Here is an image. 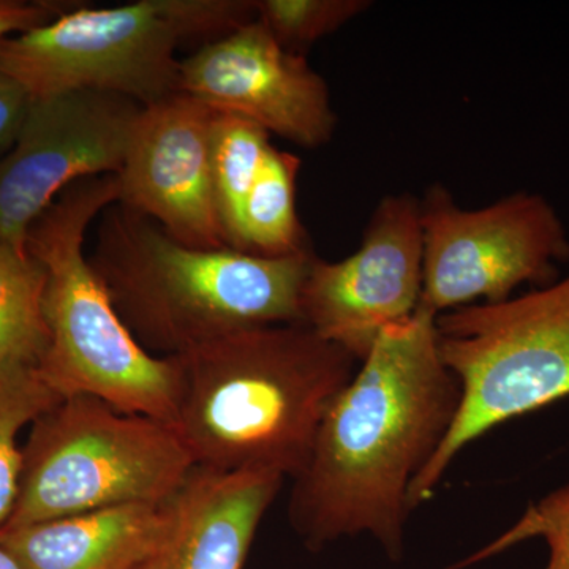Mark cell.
I'll return each instance as SVG.
<instances>
[{
    "label": "cell",
    "instance_id": "1",
    "mask_svg": "<svg viewBox=\"0 0 569 569\" xmlns=\"http://www.w3.org/2000/svg\"><path fill=\"white\" fill-rule=\"evenodd\" d=\"M459 380L441 359L437 316L418 307L359 362L293 479L287 515L312 552L367 535L389 560L406 552L410 489L448 436Z\"/></svg>",
    "mask_w": 569,
    "mask_h": 569
},
{
    "label": "cell",
    "instance_id": "2",
    "mask_svg": "<svg viewBox=\"0 0 569 569\" xmlns=\"http://www.w3.org/2000/svg\"><path fill=\"white\" fill-rule=\"evenodd\" d=\"M181 361L174 427L194 466L293 481L359 361L302 323L257 326Z\"/></svg>",
    "mask_w": 569,
    "mask_h": 569
},
{
    "label": "cell",
    "instance_id": "3",
    "mask_svg": "<svg viewBox=\"0 0 569 569\" xmlns=\"http://www.w3.org/2000/svg\"><path fill=\"white\" fill-rule=\"evenodd\" d=\"M312 257L198 249L116 203L100 213L88 258L138 343L174 358L242 329L302 323Z\"/></svg>",
    "mask_w": 569,
    "mask_h": 569
},
{
    "label": "cell",
    "instance_id": "4",
    "mask_svg": "<svg viewBox=\"0 0 569 569\" xmlns=\"http://www.w3.org/2000/svg\"><path fill=\"white\" fill-rule=\"evenodd\" d=\"M118 201V176L82 179L29 228L26 250L47 272L48 347L37 369L62 399L97 397L126 413L174 426L181 361L138 343L84 253L88 228Z\"/></svg>",
    "mask_w": 569,
    "mask_h": 569
},
{
    "label": "cell",
    "instance_id": "5",
    "mask_svg": "<svg viewBox=\"0 0 569 569\" xmlns=\"http://www.w3.org/2000/svg\"><path fill=\"white\" fill-rule=\"evenodd\" d=\"M253 20V0L70 7L47 24L0 40V73L32 99L96 91L149 107L178 93L179 48L204 47Z\"/></svg>",
    "mask_w": 569,
    "mask_h": 569
},
{
    "label": "cell",
    "instance_id": "6",
    "mask_svg": "<svg viewBox=\"0 0 569 569\" xmlns=\"http://www.w3.org/2000/svg\"><path fill=\"white\" fill-rule=\"evenodd\" d=\"M441 359L462 397L440 448L410 489L415 511L452 460L489 430L569 396V274L498 305L437 317Z\"/></svg>",
    "mask_w": 569,
    "mask_h": 569
},
{
    "label": "cell",
    "instance_id": "7",
    "mask_svg": "<svg viewBox=\"0 0 569 569\" xmlns=\"http://www.w3.org/2000/svg\"><path fill=\"white\" fill-rule=\"evenodd\" d=\"M193 467L173 425L126 413L97 397H63L32 425L17 503L3 527L162 505Z\"/></svg>",
    "mask_w": 569,
    "mask_h": 569
},
{
    "label": "cell",
    "instance_id": "8",
    "mask_svg": "<svg viewBox=\"0 0 569 569\" xmlns=\"http://www.w3.org/2000/svg\"><path fill=\"white\" fill-rule=\"evenodd\" d=\"M421 203L422 293L419 307L441 316L473 305H498L522 284L552 283L569 260L567 228L542 194L516 192L466 209L440 183Z\"/></svg>",
    "mask_w": 569,
    "mask_h": 569
},
{
    "label": "cell",
    "instance_id": "9",
    "mask_svg": "<svg viewBox=\"0 0 569 569\" xmlns=\"http://www.w3.org/2000/svg\"><path fill=\"white\" fill-rule=\"evenodd\" d=\"M141 108L96 91L32 99L20 137L0 159V239L28 252L29 228L63 190L118 174Z\"/></svg>",
    "mask_w": 569,
    "mask_h": 569
},
{
    "label": "cell",
    "instance_id": "10",
    "mask_svg": "<svg viewBox=\"0 0 569 569\" xmlns=\"http://www.w3.org/2000/svg\"><path fill=\"white\" fill-rule=\"evenodd\" d=\"M421 203L410 193L388 194L350 257L313 254L301 293L302 325L359 362L389 326L417 312L422 293Z\"/></svg>",
    "mask_w": 569,
    "mask_h": 569
},
{
    "label": "cell",
    "instance_id": "11",
    "mask_svg": "<svg viewBox=\"0 0 569 569\" xmlns=\"http://www.w3.org/2000/svg\"><path fill=\"white\" fill-rule=\"evenodd\" d=\"M178 92L307 149L328 144L337 116L328 84L254 18L181 59Z\"/></svg>",
    "mask_w": 569,
    "mask_h": 569
},
{
    "label": "cell",
    "instance_id": "12",
    "mask_svg": "<svg viewBox=\"0 0 569 569\" xmlns=\"http://www.w3.org/2000/svg\"><path fill=\"white\" fill-rule=\"evenodd\" d=\"M213 118L216 111L181 92L142 107L116 174L119 204L198 249L227 247L213 200Z\"/></svg>",
    "mask_w": 569,
    "mask_h": 569
},
{
    "label": "cell",
    "instance_id": "13",
    "mask_svg": "<svg viewBox=\"0 0 569 569\" xmlns=\"http://www.w3.org/2000/svg\"><path fill=\"white\" fill-rule=\"evenodd\" d=\"M283 481L260 471L194 466L163 501L159 537L137 569H244Z\"/></svg>",
    "mask_w": 569,
    "mask_h": 569
},
{
    "label": "cell",
    "instance_id": "14",
    "mask_svg": "<svg viewBox=\"0 0 569 569\" xmlns=\"http://www.w3.org/2000/svg\"><path fill=\"white\" fill-rule=\"evenodd\" d=\"M162 505H123L2 527L0 542L26 569H137L159 537Z\"/></svg>",
    "mask_w": 569,
    "mask_h": 569
},
{
    "label": "cell",
    "instance_id": "15",
    "mask_svg": "<svg viewBox=\"0 0 569 569\" xmlns=\"http://www.w3.org/2000/svg\"><path fill=\"white\" fill-rule=\"evenodd\" d=\"M272 148L271 134L257 123L216 112L211 140L212 189L228 249L241 252L242 212Z\"/></svg>",
    "mask_w": 569,
    "mask_h": 569
},
{
    "label": "cell",
    "instance_id": "16",
    "mask_svg": "<svg viewBox=\"0 0 569 569\" xmlns=\"http://www.w3.org/2000/svg\"><path fill=\"white\" fill-rule=\"evenodd\" d=\"M299 168V157L271 149L242 212L241 252L260 257L309 252L296 209Z\"/></svg>",
    "mask_w": 569,
    "mask_h": 569
},
{
    "label": "cell",
    "instance_id": "17",
    "mask_svg": "<svg viewBox=\"0 0 569 569\" xmlns=\"http://www.w3.org/2000/svg\"><path fill=\"white\" fill-rule=\"evenodd\" d=\"M44 288L43 266L0 239V365L39 367L48 347Z\"/></svg>",
    "mask_w": 569,
    "mask_h": 569
},
{
    "label": "cell",
    "instance_id": "18",
    "mask_svg": "<svg viewBox=\"0 0 569 569\" xmlns=\"http://www.w3.org/2000/svg\"><path fill=\"white\" fill-rule=\"evenodd\" d=\"M61 399L37 367L0 365V529L9 522L20 489L18 436Z\"/></svg>",
    "mask_w": 569,
    "mask_h": 569
},
{
    "label": "cell",
    "instance_id": "19",
    "mask_svg": "<svg viewBox=\"0 0 569 569\" xmlns=\"http://www.w3.org/2000/svg\"><path fill=\"white\" fill-rule=\"evenodd\" d=\"M370 6L369 0H253L254 18L284 50L302 56Z\"/></svg>",
    "mask_w": 569,
    "mask_h": 569
},
{
    "label": "cell",
    "instance_id": "20",
    "mask_svg": "<svg viewBox=\"0 0 569 569\" xmlns=\"http://www.w3.org/2000/svg\"><path fill=\"white\" fill-rule=\"evenodd\" d=\"M533 538L545 539L548 545L549 560L546 569H569V485L531 503L511 529L468 557L458 568L492 559Z\"/></svg>",
    "mask_w": 569,
    "mask_h": 569
},
{
    "label": "cell",
    "instance_id": "21",
    "mask_svg": "<svg viewBox=\"0 0 569 569\" xmlns=\"http://www.w3.org/2000/svg\"><path fill=\"white\" fill-rule=\"evenodd\" d=\"M31 103L32 97L20 82L0 73V159L10 152L20 137Z\"/></svg>",
    "mask_w": 569,
    "mask_h": 569
},
{
    "label": "cell",
    "instance_id": "22",
    "mask_svg": "<svg viewBox=\"0 0 569 569\" xmlns=\"http://www.w3.org/2000/svg\"><path fill=\"white\" fill-rule=\"evenodd\" d=\"M69 9L61 3L0 0V40L47 24Z\"/></svg>",
    "mask_w": 569,
    "mask_h": 569
},
{
    "label": "cell",
    "instance_id": "23",
    "mask_svg": "<svg viewBox=\"0 0 569 569\" xmlns=\"http://www.w3.org/2000/svg\"><path fill=\"white\" fill-rule=\"evenodd\" d=\"M0 569H26L2 542H0Z\"/></svg>",
    "mask_w": 569,
    "mask_h": 569
}]
</instances>
